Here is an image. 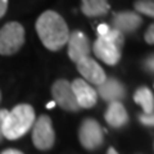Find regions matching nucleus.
I'll list each match as a JSON object with an SVG mask.
<instances>
[{
  "label": "nucleus",
  "mask_w": 154,
  "mask_h": 154,
  "mask_svg": "<svg viewBox=\"0 0 154 154\" xmlns=\"http://www.w3.org/2000/svg\"><path fill=\"white\" fill-rule=\"evenodd\" d=\"M36 32L46 49L51 51L60 50L67 45L69 30L60 14L54 11H46L37 18L35 23Z\"/></svg>",
  "instance_id": "obj_1"
},
{
  "label": "nucleus",
  "mask_w": 154,
  "mask_h": 154,
  "mask_svg": "<svg viewBox=\"0 0 154 154\" xmlns=\"http://www.w3.org/2000/svg\"><path fill=\"white\" fill-rule=\"evenodd\" d=\"M35 110L30 104H18L8 110L4 119L3 134L4 139L17 140L30 131L35 122Z\"/></svg>",
  "instance_id": "obj_2"
},
{
  "label": "nucleus",
  "mask_w": 154,
  "mask_h": 154,
  "mask_svg": "<svg viewBox=\"0 0 154 154\" xmlns=\"http://www.w3.org/2000/svg\"><path fill=\"white\" fill-rule=\"evenodd\" d=\"M125 35L110 27L104 36H99L93 45V50L96 58H99L108 66L117 64L121 59Z\"/></svg>",
  "instance_id": "obj_3"
},
{
  "label": "nucleus",
  "mask_w": 154,
  "mask_h": 154,
  "mask_svg": "<svg viewBox=\"0 0 154 154\" xmlns=\"http://www.w3.org/2000/svg\"><path fill=\"white\" fill-rule=\"evenodd\" d=\"M25 44V28L18 22H8L0 28V54L13 55Z\"/></svg>",
  "instance_id": "obj_4"
},
{
  "label": "nucleus",
  "mask_w": 154,
  "mask_h": 154,
  "mask_svg": "<svg viewBox=\"0 0 154 154\" xmlns=\"http://www.w3.org/2000/svg\"><path fill=\"white\" fill-rule=\"evenodd\" d=\"M32 143L38 150H50L55 143V132L49 116L42 114L32 126Z\"/></svg>",
  "instance_id": "obj_5"
},
{
  "label": "nucleus",
  "mask_w": 154,
  "mask_h": 154,
  "mask_svg": "<svg viewBox=\"0 0 154 154\" xmlns=\"http://www.w3.org/2000/svg\"><path fill=\"white\" fill-rule=\"evenodd\" d=\"M79 140L86 150H95L103 145L104 134L99 122L94 118H85L79 128Z\"/></svg>",
  "instance_id": "obj_6"
},
{
  "label": "nucleus",
  "mask_w": 154,
  "mask_h": 154,
  "mask_svg": "<svg viewBox=\"0 0 154 154\" xmlns=\"http://www.w3.org/2000/svg\"><path fill=\"white\" fill-rule=\"evenodd\" d=\"M51 95L54 104L59 105L63 110H67V112H79L80 110L71 88V82H68L67 80H57L51 86Z\"/></svg>",
  "instance_id": "obj_7"
},
{
  "label": "nucleus",
  "mask_w": 154,
  "mask_h": 154,
  "mask_svg": "<svg viewBox=\"0 0 154 154\" xmlns=\"http://www.w3.org/2000/svg\"><path fill=\"white\" fill-rule=\"evenodd\" d=\"M76 67H77V71L80 72V75L84 77L88 84L99 86L107 79L104 69L98 64V62L94 60L90 57L82 58L79 62H76Z\"/></svg>",
  "instance_id": "obj_8"
},
{
  "label": "nucleus",
  "mask_w": 154,
  "mask_h": 154,
  "mask_svg": "<svg viewBox=\"0 0 154 154\" xmlns=\"http://www.w3.org/2000/svg\"><path fill=\"white\" fill-rule=\"evenodd\" d=\"M71 88L80 109H89L96 104V100H98L96 90L85 80L76 79L73 82H71Z\"/></svg>",
  "instance_id": "obj_9"
},
{
  "label": "nucleus",
  "mask_w": 154,
  "mask_h": 154,
  "mask_svg": "<svg viewBox=\"0 0 154 154\" xmlns=\"http://www.w3.org/2000/svg\"><path fill=\"white\" fill-rule=\"evenodd\" d=\"M67 44H68V55L71 60H73L75 63L80 59H82V58L90 57L91 45L88 36L84 32L73 31L72 33H69Z\"/></svg>",
  "instance_id": "obj_10"
},
{
  "label": "nucleus",
  "mask_w": 154,
  "mask_h": 154,
  "mask_svg": "<svg viewBox=\"0 0 154 154\" xmlns=\"http://www.w3.org/2000/svg\"><path fill=\"white\" fill-rule=\"evenodd\" d=\"M143 23L140 14L135 12H119L116 13L112 18V28L121 33H134L139 30Z\"/></svg>",
  "instance_id": "obj_11"
},
{
  "label": "nucleus",
  "mask_w": 154,
  "mask_h": 154,
  "mask_svg": "<svg viewBox=\"0 0 154 154\" xmlns=\"http://www.w3.org/2000/svg\"><path fill=\"white\" fill-rule=\"evenodd\" d=\"M98 94L104 102L113 103V102H121L126 95V89H125L123 84L117 79H105V81L98 86Z\"/></svg>",
  "instance_id": "obj_12"
},
{
  "label": "nucleus",
  "mask_w": 154,
  "mask_h": 154,
  "mask_svg": "<svg viewBox=\"0 0 154 154\" xmlns=\"http://www.w3.org/2000/svg\"><path fill=\"white\" fill-rule=\"evenodd\" d=\"M107 123L113 128H121L128 123V114L121 102L108 103V108L104 113Z\"/></svg>",
  "instance_id": "obj_13"
},
{
  "label": "nucleus",
  "mask_w": 154,
  "mask_h": 154,
  "mask_svg": "<svg viewBox=\"0 0 154 154\" xmlns=\"http://www.w3.org/2000/svg\"><path fill=\"white\" fill-rule=\"evenodd\" d=\"M81 11L89 18L102 17L109 11L108 0H81Z\"/></svg>",
  "instance_id": "obj_14"
},
{
  "label": "nucleus",
  "mask_w": 154,
  "mask_h": 154,
  "mask_svg": "<svg viewBox=\"0 0 154 154\" xmlns=\"http://www.w3.org/2000/svg\"><path fill=\"white\" fill-rule=\"evenodd\" d=\"M134 100L136 104L141 105L145 114H153V112H154V96H153V91L149 88H146V86L139 88L134 94Z\"/></svg>",
  "instance_id": "obj_15"
},
{
  "label": "nucleus",
  "mask_w": 154,
  "mask_h": 154,
  "mask_svg": "<svg viewBox=\"0 0 154 154\" xmlns=\"http://www.w3.org/2000/svg\"><path fill=\"white\" fill-rule=\"evenodd\" d=\"M135 11L139 12V14H144L153 18L154 16V3L153 0H137L134 4Z\"/></svg>",
  "instance_id": "obj_16"
},
{
  "label": "nucleus",
  "mask_w": 154,
  "mask_h": 154,
  "mask_svg": "<svg viewBox=\"0 0 154 154\" xmlns=\"http://www.w3.org/2000/svg\"><path fill=\"white\" fill-rule=\"evenodd\" d=\"M139 119H140V122L143 125H145V126H153L154 123V117L153 114H145V113H141L139 116Z\"/></svg>",
  "instance_id": "obj_17"
},
{
  "label": "nucleus",
  "mask_w": 154,
  "mask_h": 154,
  "mask_svg": "<svg viewBox=\"0 0 154 154\" xmlns=\"http://www.w3.org/2000/svg\"><path fill=\"white\" fill-rule=\"evenodd\" d=\"M145 41L149 45H152L154 42V25H149L148 30L145 31Z\"/></svg>",
  "instance_id": "obj_18"
},
{
  "label": "nucleus",
  "mask_w": 154,
  "mask_h": 154,
  "mask_svg": "<svg viewBox=\"0 0 154 154\" xmlns=\"http://www.w3.org/2000/svg\"><path fill=\"white\" fill-rule=\"evenodd\" d=\"M8 109H0V143L4 140V134H3V125H4V119L7 117Z\"/></svg>",
  "instance_id": "obj_19"
},
{
  "label": "nucleus",
  "mask_w": 154,
  "mask_h": 154,
  "mask_svg": "<svg viewBox=\"0 0 154 154\" xmlns=\"http://www.w3.org/2000/svg\"><path fill=\"white\" fill-rule=\"evenodd\" d=\"M8 11V0H0V18L5 16Z\"/></svg>",
  "instance_id": "obj_20"
},
{
  "label": "nucleus",
  "mask_w": 154,
  "mask_h": 154,
  "mask_svg": "<svg viewBox=\"0 0 154 154\" xmlns=\"http://www.w3.org/2000/svg\"><path fill=\"white\" fill-rule=\"evenodd\" d=\"M109 30H110V27H109L108 25H100V26L98 27V35H99V36H104Z\"/></svg>",
  "instance_id": "obj_21"
},
{
  "label": "nucleus",
  "mask_w": 154,
  "mask_h": 154,
  "mask_svg": "<svg viewBox=\"0 0 154 154\" xmlns=\"http://www.w3.org/2000/svg\"><path fill=\"white\" fill-rule=\"evenodd\" d=\"M0 154H23L21 150H17V149H5Z\"/></svg>",
  "instance_id": "obj_22"
},
{
  "label": "nucleus",
  "mask_w": 154,
  "mask_h": 154,
  "mask_svg": "<svg viewBox=\"0 0 154 154\" xmlns=\"http://www.w3.org/2000/svg\"><path fill=\"white\" fill-rule=\"evenodd\" d=\"M146 67H148V69H150V72H153V57L152 55L149 57V59L146 62Z\"/></svg>",
  "instance_id": "obj_23"
},
{
  "label": "nucleus",
  "mask_w": 154,
  "mask_h": 154,
  "mask_svg": "<svg viewBox=\"0 0 154 154\" xmlns=\"http://www.w3.org/2000/svg\"><path fill=\"white\" fill-rule=\"evenodd\" d=\"M107 154H118V152L116 150V149H114L113 146H110V148H108V152H107Z\"/></svg>",
  "instance_id": "obj_24"
},
{
  "label": "nucleus",
  "mask_w": 154,
  "mask_h": 154,
  "mask_svg": "<svg viewBox=\"0 0 154 154\" xmlns=\"http://www.w3.org/2000/svg\"><path fill=\"white\" fill-rule=\"evenodd\" d=\"M0 102H2V91H0Z\"/></svg>",
  "instance_id": "obj_25"
}]
</instances>
